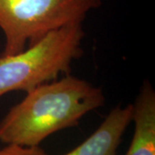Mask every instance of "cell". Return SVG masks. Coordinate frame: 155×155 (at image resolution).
I'll return each instance as SVG.
<instances>
[{
  "instance_id": "7a4b0ae2",
  "label": "cell",
  "mask_w": 155,
  "mask_h": 155,
  "mask_svg": "<svg viewBox=\"0 0 155 155\" xmlns=\"http://www.w3.org/2000/svg\"><path fill=\"white\" fill-rule=\"evenodd\" d=\"M82 23L51 30L16 54L0 53V97L17 91H28L68 74L72 63L83 54Z\"/></svg>"
},
{
  "instance_id": "5b68a950",
  "label": "cell",
  "mask_w": 155,
  "mask_h": 155,
  "mask_svg": "<svg viewBox=\"0 0 155 155\" xmlns=\"http://www.w3.org/2000/svg\"><path fill=\"white\" fill-rule=\"evenodd\" d=\"M133 108L134 133L126 155H155V92L147 80Z\"/></svg>"
},
{
  "instance_id": "8992f818",
  "label": "cell",
  "mask_w": 155,
  "mask_h": 155,
  "mask_svg": "<svg viewBox=\"0 0 155 155\" xmlns=\"http://www.w3.org/2000/svg\"><path fill=\"white\" fill-rule=\"evenodd\" d=\"M0 155H48L39 146L26 147L17 144H7L0 149Z\"/></svg>"
},
{
  "instance_id": "3957f363",
  "label": "cell",
  "mask_w": 155,
  "mask_h": 155,
  "mask_svg": "<svg viewBox=\"0 0 155 155\" xmlns=\"http://www.w3.org/2000/svg\"><path fill=\"white\" fill-rule=\"evenodd\" d=\"M101 5L102 0H0V28L5 39L1 54H16L51 30L82 23Z\"/></svg>"
},
{
  "instance_id": "277c9868",
  "label": "cell",
  "mask_w": 155,
  "mask_h": 155,
  "mask_svg": "<svg viewBox=\"0 0 155 155\" xmlns=\"http://www.w3.org/2000/svg\"><path fill=\"white\" fill-rule=\"evenodd\" d=\"M133 104L116 106L94 133L64 155H117L122 135L133 119Z\"/></svg>"
},
{
  "instance_id": "6da1fadb",
  "label": "cell",
  "mask_w": 155,
  "mask_h": 155,
  "mask_svg": "<svg viewBox=\"0 0 155 155\" xmlns=\"http://www.w3.org/2000/svg\"><path fill=\"white\" fill-rule=\"evenodd\" d=\"M103 91L67 74L27 91L0 122V141L26 147L39 146L60 130L77 126L91 111L104 104Z\"/></svg>"
}]
</instances>
